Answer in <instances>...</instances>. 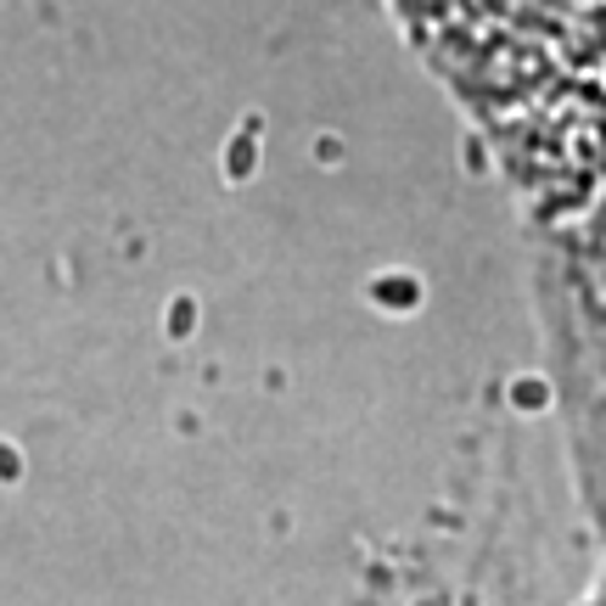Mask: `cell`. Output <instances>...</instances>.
Listing matches in <instances>:
<instances>
[{
    "mask_svg": "<svg viewBox=\"0 0 606 606\" xmlns=\"http://www.w3.org/2000/svg\"><path fill=\"white\" fill-rule=\"evenodd\" d=\"M461 91L534 130L606 119V0H399Z\"/></svg>",
    "mask_w": 606,
    "mask_h": 606,
    "instance_id": "cell-1",
    "label": "cell"
}]
</instances>
